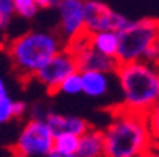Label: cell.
Masks as SVG:
<instances>
[{
    "mask_svg": "<svg viewBox=\"0 0 159 157\" xmlns=\"http://www.w3.org/2000/svg\"><path fill=\"white\" fill-rule=\"evenodd\" d=\"M106 157H143L153 149L154 137L145 113L118 105L102 129Z\"/></svg>",
    "mask_w": 159,
    "mask_h": 157,
    "instance_id": "1",
    "label": "cell"
},
{
    "mask_svg": "<svg viewBox=\"0 0 159 157\" xmlns=\"http://www.w3.org/2000/svg\"><path fill=\"white\" fill-rule=\"evenodd\" d=\"M121 105L132 111L147 113L159 101V64L151 61L120 63L115 72Z\"/></svg>",
    "mask_w": 159,
    "mask_h": 157,
    "instance_id": "2",
    "label": "cell"
},
{
    "mask_svg": "<svg viewBox=\"0 0 159 157\" xmlns=\"http://www.w3.org/2000/svg\"><path fill=\"white\" fill-rule=\"evenodd\" d=\"M65 46L66 42L60 35L33 30L14 38L7 50L16 72L20 77L32 79Z\"/></svg>",
    "mask_w": 159,
    "mask_h": 157,
    "instance_id": "3",
    "label": "cell"
},
{
    "mask_svg": "<svg viewBox=\"0 0 159 157\" xmlns=\"http://www.w3.org/2000/svg\"><path fill=\"white\" fill-rule=\"evenodd\" d=\"M159 42V20L140 19L120 32V49L117 58L120 63L145 60L148 50Z\"/></svg>",
    "mask_w": 159,
    "mask_h": 157,
    "instance_id": "4",
    "label": "cell"
},
{
    "mask_svg": "<svg viewBox=\"0 0 159 157\" xmlns=\"http://www.w3.org/2000/svg\"><path fill=\"white\" fill-rule=\"evenodd\" d=\"M54 132L48 121L32 118L24 124L13 146L14 157H46L54 151Z\"/></svg>",
    "mask_w": 159,
    "mask_h": 157,
    "instance_id": "5",
    "label": "cell"
},
{
    "mask_svg": "<svg viewBox=\"0 0 159 157\" xmlns=\"http://www.w3.org/2000/svg\"><path fill=\"white\" fill-rule=\"evenodd\" d=\"M66 46L74 54L77 68L80 72L82 71H104V72L115 74L120 66V60L117 57H109L106 54H101L90 44L88 32L77 36L71 42H68Z\"/></svg>",
    "mask_w": 159,
    "mask_h": 157,
    "instance_id": "6",
    "label": "cell"
},
{
    "mask_svg": "<svg viewBox=\"0 0 159 157\" xmlns=\"http://www.w3.org/2000/svg\"><path fill=\"white\" fill-rule=\"evenodd\" d=\"M76 71H79L76 57L71 52V49L66 46L43 66L35 76V79L43 86H46L49 93H57L60 83Z\"/></svg>",
    "mask_w": 159,
    "mask_h": 157,
    "instance_id": "7",
    "label": "cell"
},
{
    "mask_svg": "<svg viewBox=\"0 0 159 157\" xmlns=\"http://www.w3.org/2000/svg\"><path fill=\"white\" fill-rule=\"evenodd\" d=\"M84 19H85V30L88 33L102 32V30H115L120 33L131 24L129 19L112 11L107 5L98 2V0H85Z\"/></svg>",
    "mask_w": 159,
    "mask_h": 157,
    "instance_id": "8",
    "label": "cell"
},
{
    "mask_svg": "<svg viewBox=\"0 0 159 157\" xmlns=\"http://www.w3.org/2000/svg\"><path fill=\"white\" fill-rule=\"evenodd\" d=\"M84 5L85 0H60L57 7L60 17L58 35L66 44L87 32L84 19Z\"/></svg>",
    "mask_w": 159,
    "mask_h": 157,
    "instance_id": "9",
    "label": "cell"
},
{
    "mask_svg": "<svg viewBox=\"0 0 159 157\" xmlns=\"http://www.w3.org/2000/svg\"><path fill=\"white\" fill-rule=\"evenodd\" d=\"M46 121L49 127L52 129L54 135L63 132L76 133V135H82L90 129V124L80 118V116H73V115H60V113H51L46 116Z\"/></svg>",
    "mask_w": 159,
    "mask_h": 157,
    "instance_id": "10",
    "label": "cell"
},
{
    "mask_svg": "<svg viewBox=\"0 0 159 157\" xmlns=\"http://www.w3.org/2000/svg\"><path fill=\"white\" fill-rule=\"evenodd\" d=\"M112 76L115 74L104 72V71H82L84 93L90 98L106 96L112 86Z\"/></svg>",
    "mask_w": 159,
    "mask_h": 157,
    "instance_id": "11",
    "label": "cell"
},
{
    "mask_svg": "<svg viewBox=\"0 0 159 157\" xmlns=\"http://www.w3.org/2000/svg\"><path fill=\"white\" fill-rule=\"evenodd\" d=\"M76 157H106V143L102 130L90 127L85 133H82Z\"/></svg>",
    "mask_w": 159,
    "mask_h": 157,
    "instance_id": "12",
    "label": "cell"
},
{
    "mask_svg": "<svg viewBox=\"0 0 159 157\" xmlns=\"http://www.w3.org/2000/svg\"><path fill=\"white\" fill-rule=\"evenodd\" d=\"M90 44L99 50L101 54H106L109 57H117L120 49V33L115 30H102L88 33Z\"/></svg>",
    "mask_w": 159,
    "mask_h": 157,
    "instance_id": "13",
    "label": "cell"
},
{
    "mask_svg": "<svg viewBox=\"0 0 159 157\" xmlns=\"http://www.w3.org/2000/svg\"><path fill=\"white\" fill-rule=\"evenodd\" d=\"M79 145H80V135L70 133V132L57 133L54 138V151L70 157H76L79 151Z\"/></svg>",
    "mask_w": 159,
    "mask_h": 157,
    "instance_id": "14",
    "label": "cell"
},
{
    "mask_svg": "<svg viewBox=\"0 0 159 157\" xmlns=\"http://www.w3.org/2000/svg\"><path fill=\"white\" fill-rule=\"evenodd\" d=\"M57 93H63V94H79L84 93V83H82V72L76 71L73 74L68 76L58 86V91Z\"/></svg>",
    "mask_w": 159,
    "mask_h": 157,
    "instance_id": "15",
    "label": "cell"
},
{
    "mask_svg": "<svg viewBox=\"0 0 159 157\" xmlns=\"http://www.w3.org/2000/svg\"><path fill=\"white\" fill-rule=\"evenodd\" d=\"M14 5H16V13L24 19H32L39 10L36 5V0H14Z\"/></svg>",
    "mask_w": 159,
    "mask_h": 157,
    "instance_id": "16",
    "label": "cell"
},
{
    "mask_svg": "<svg viewBox=\"0 0 159 157\" xmlns=\"http://www.w3.org/2000/svg\"><path fill=\"white\" fill-rule=\"evenodd\" d=\"M14 118V101L10 96L0 98V124H7Z\"/></svg>",
    "mask_w": 159,
    "mask_h": 157,
    "instance_id": "17",
    "label": "cell"
},
{
    "mask_svg": "<svg viewBox=\"0 0 159 157\" xmlns=\"http://www.w3.org/2000/svg\"><path fill=\"white\" fill-rule=\"evenodd\" d=\"M148 126L151 129V133L154 138H159V101L145 113Z\"/></svg>",
    "mask_w": 159,
    "mask_h": 157,
    "instance_id": "18",
    "label": "cell"
},
{
    "mask_svg": "<svg viewBox=\"0 0 159 157\" xmlns=\"http://www.w3.org/2000/svg\"><path fill=\"white\" fill-rule=\"evenodd\" d=\"M0 11L3 13L5 19L10 20L11 16L16 13V5H14V0H0Z\"/></svg>",
    "mask_w": 159,
    "mask_h": 157,
    "instance_id": "19",
    "label": "cell"
},
{
    "mask_svg": "<svg viewBox=\"0 0 159 157\" xmlns=\"http://www.w3.org/2000/svg\"><path fill=\"white\" fill-rule=\"evenodd\" d=\"M27 113V104L24 101H14V118H22Z\"/></svg>",
    "mask_w": 159,
    "mask_h": 157,
    "instance_id": "20",
    "label": "cell"
},
{
    "mask_svg": "<svg viewBox=\"0 0 159 157\" xmlns=\"http://www.w3.org/2000/svg\"><path fill=\"white\" fill-rule=\"evenodd\" d=\"M60 3V0H36V5L41 10H49V8H57Z\"/></svg>",
    "mask_w": 159,
    "mask_h": 157,
    "instance_id": "21",
    "label": "cell"
},
{
    "mask_svg": "<svg viewBox=\"0 0 159 157\" xmlns=\"http://www.w3.org/2000/svg\"><path fill=\"white\" fill-rule=\"evenodd\" d=\"M5 96H8V89H7V83H5V80L0 77V98H5Z\"/></svg>",
    "mask_w": 159,
    "mask_h": 157,
    "instance_id": "22",
    "label": "cell"
},
{
    "mask_svg": "<svg viewBox=\"0 0 159 157\" xmlns=\"http://www.w3.org/2000/svg\"><path fill=\"white\" fill-rule=\"evenodd\" d=\"M8 24V20L5 19V16H3V13L2 11H0V28H3L5 25Z\"/></svg>",
    "mask_w": 159,
    "mask_h": 157,
    "instance_id": "23",
    "label": "cell"
},
{
    "mask_svg": "<svg viewBox=\"0 0 159 157\" xmlns=\"http://www.w3.org/2000/svg\"><path fill=\"white\" fill-rule=\"evenodd\" d=\"M46 157H70V155H65V154H60V152H57V151H52V152H49Z\"/></svg>",
    "mask_w": 159,
    "mask_h": 157,
    "instance_id": "24",
    "label": "cell"
},
{
    "mask_svg": "<svg viewBox=\"0 0 159 157\" xmlns=\"http://www.w3.org/2000/svg\"><path fill=\"white\" fill-rule=\"evenodd\" d=\"M153 151L159 154V138H154V142H153Z\"/></svg>",
    "mask_w": 159,
    "mask_h": 157,
    "instance_id": "25",
    "label": "cell"
},
{
    "mask_svg": "<svg viewBox=\"0 0 159 157\" xmlns=\"http://www.w3.org/2000/svg\"><path fill=\"white\" fill-rule=\"evenodd\" d=\"M143 157H159V154H157V152H154V151L151 149V151H150V152H147Z\"/></svg>",
    "mask_w": 159,
    "mask_h": 157,
    "instance_id": "26",
    "label": "cell"
}]
</instances>
